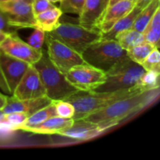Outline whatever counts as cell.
<instances>
[{
	"label": "cell",
	"mask_w": 160,
	"mask_h": 160,
	"mask_svg": "<svg viewBox=\"0 0 160 160\" xmlns=\"http://www.w3.org/2000/svg\"><path fill=\"white\" fill-rule=\"evenodd\" d=\"M159 95V88L142 91L118 100L84 119L95 123L105 131L116 126L121 120L143 109L152 102L156 100Z\"/></svg>",
	"instance_id": "cell-1"
},
{
	"label": "cell",
	"mask_w": 160,
	"mask_h": 160,
	"mask_svg": "<svg viewBox=\"0 0 160 160\" xmlns=\"http://www.w3.org/2000/svg\"><path fill=\"white\" fill-rule=\"evenodd\" d=\"M142 91L145 90H143L140 85L116 92L78 91L66 100L71 103L74 107L75 112L73 119L75 120L84 119L90 114L98 112L118 100Z\"/></svg>",
	"instance_id": "cell-2"
},
{
	"label": "cell",
	"mask_w": 160,
	"mask_h": 160,
	"mask_svg": "<svg viewBox=\"0 0 160 160\" xmlns=\"http://www.w3.org/2000/svg\"><path fill=\"white\" fill-rule=\"evenodd\" d=\"M33 66L37 70L45 87L46 96L52 101L66 100L79 91L70 84L65 74L53 65L45 50H43L42 56Z\"/></svg>",
	"instance_id": "cell-3"
},
{
	"label": "cell",
	"mask_w": 160,
	"mask_h": 160,
	"mask_svg": "<svg viewBox=\"0 0 160 160\" xmlns=\"http://www.w3.org/2000/svg\"><path fill=\"white\" fill-rule=\"evenodd\" d=\"M81 56L86 63L105 73L128 58L127 50L117 41L103 38L88 47Z\"/></svg>",
	"instance_id": "cell-4"
},
{
	"label": "cell",
	"mask_w": 160,
	"mask_h": 160,
	"mask_svg": "<svg viewBox=\"0 0 160 160\" xmlns=\"http://www.w3.org/2000/svg\"><path fill=\"white\" fill-rule=\"evenodd\" d=\"M145 70L140 64L127 58L106 73V81L95 92H116L139 85Z\"/></svg>",
	"instance_id": "cell-5"
},
{
	"label": "cell",
	"mask_w": 160,
	"mask_h": 160,
	"mask_svg": "<svg viewBox=\"0 0 160 160\" xmlns=\"http://www.w3.org/2000/svg\"><path fill=\"white\" fill-rule=\"evenodd\" d=\"M46 33L81 55L88 47L99 41L102 35L98 29H88L79 23L60 21L54 30Z\"/></svg>",
	"instance_id": "cell-6"
},
{
	"label": "cell",
	"mask_w": 160,
	"mask_h": 160,
	"mask_svg": "<svg viewBox=\"0 0 160 160\" xmlns=\"http://www.w3.org/2000/svg\"><path fill=\"white\" fill-rule=\"evenodd\" d=\"M47 54L53 65L63 74L76 66L86 63L82 56L62 42L45 34Z\"/></svg>",
	"instance_id": "cell-7"
},
{
	"label": "cell",
	"mask_w": 160,
	"mask_h": 160,
	"mask_svg": "<svg viewBox=\"0 0 160 160\" xmlns=\"http://www.w3.org/2000/svg\"><path fill=\"white\" fill-rule=\"evenodd\" d=\"M29 65L26 62L12 57L0 50V88L12 95L20 80Z\"/></svg>",
	"instance_id": "cell-8"
},
{
	"label": "cell",
	"mask_w": 160,
	"mask_h": 160,
	"mask_svg": "<svg viewBox=\"0 0 160 160\" xmlns=\"http://www.w3.org/2000/svg\"><path fill=\"white\" fill-rule=\"evenodd\" d=\"M67 81L79 91H95L106 81V73L87 63L76 66L65 74Z\"/></svg>",
	"instance_id": "cell-9"
},
{
	"label": "cell",
	"mask_w": 160,
	"mask_h": 160,
	"mask_svg": "<svg viewBox=\"0 0 160 160\" xmlns=\"http://www.w3.org/2000/svg\"><path fill=\"white\" fill-rule=\"evenodd\" d=\"M6 12L11 26L16 29L35 28V18L31 3L19 0H9L0 4Z\"/></svg>",
	"instance_id": "cell-10"
},
{
	"label": "cell",
	"mask_w": 160,
	"mask_h": 160,
	"mask_svg": "<svg viewBox=\"0 0 160 160\" xmlns=\"http://www.w3.org/2000/svg\"><path fill=\"white\" fill-rule=\"evenodd\" d=\"M0 50L6 54L20 60L33 65L42 56V50L32 48L28 42H23L17 33L8 34L4 41L0 44Z\"/></svg>",
	"instance_id": "cell-11"
},
{
	"label": "cell",
	"mask_w": 160,
	"mask_h": 160,
	"mask_svg": "<svg viewBox=\"0 0 160 160\" xmlns=\"http://www.w3.org/2000/svg\"><path fill=\"white\" fill-rule=\"evenodd\" d=\"M46 95L37 70L33 65H29L26 72L17 84L12 96L18 99H29Z\"/></svg>",
	"instance_id": "cell-12"
},
{
	"label": "cell",
	"mask_w": 160,
	"mask_h": 160,
	"mask_svg": "<svg viewBox=\"0 0 160 160\" xmlns=\"http://www.w3.org/2000/svg\"><path fill=\"white\" fill-rule=\"evenodd\" d=\"M108 6L109 0H85L78 15V23L88 29H98Z\"/></svg>",
	"instance_id": "cell-13"
},
{
	"label": "cell",
	"mask_w": 160,
	"mask_h": 160,
	"mask_svg": "<svg viewBox=\"0 0 160 160\" xmlns=\"http://www.w3.org/2000/svg\"><path fill=\"white\" fill-rule=\"evenodd\" d=\"M52 102V100L50 99L46 95L29 99H18L12 95H10L7 97L6 106L2 110L5 114L21 112H24L29 117L39 109L51 104Z\"/></svg>",
	"instance_id": "cell-14"
},
{
	"label": "cell",
	"mask_w": 160,
	"mask_h": 160,
	"mask_svg": "<svg viewBox=\"0 0 160 160\" xmlns=\"http://www.w3.org/2000/svg\"><path fill=\"white\" fill-rule=\"evenodd\" d=\"M134 2L131 0H120L107 8L98 29L102 34L108 32L118 20L123 18L134 8Z\"/></svg>",
	"instance_id": "cell-15"
},
{
	"label": "cell",
	"mask_w": 160,
	"mask_h": 160,
	"mask_svg": "<svg viewBox=\"0 0 160 160\" xmlns=\"http://www.w3.org/2000/svg\"><path fill=\"white\" fill-rule=\"evenodd\" d=\"M103 131H104L95 123L84 119H80L73 120L71 126L59 134L78 140H88L99 135Z\"/></svg>",
	"instance_id": "cell-16"
},
{
	"label": "cell",
	"mask_w": 160,
	"mask_h": 160,
	"mask_svg": "<svg viewBox=\"0 0 160 160\" xmlns=\"http://www.w3.org/2000/svg\"><path fill=\"white\" fill-rule=\"evenodd\" d=\"M73 120H74L73 118H63L56 116L42 122L40 124L30 127L23 131L35 133V134H59L62 131L71 126L73 123Z\"/></svg>",
	"instance_id": "cell-17"
},
{
	"label": "cell",
	"mask_w": 160,
	"mask_h": 160,
	"mask_svg": "<svg viewBox=\"0 0 160 160\" xmlns=\"http://www.w3.org/2000/svg\"><path fill=\"white\" fill-rule=\"evenodd\" d=\"M62 12L58 7L52 8L34 16L35 28H39L45 32H50L54 30L59 23Z\"/></svg>",
	"instance_id": "cell-18"
},
{
	"label": "cell",
	"mask_w": 160,
	"mask_h": 160,
	"mask_svg": "<svg viewBox=\"0 0 160 160\" xmlns=\"http://www.w3.org/2000/svg\"><path fill=\"white\" fill-rule=\"evenodd\" d=\"M141 10L142 9H140L139 8L134 6L131 12H128L125 17L118 20L108 32L102 34V38L108 39V40H115L116 35L119 32H121L125 30L131 29L132 28V25L135 20L136 17H138Z\"/></svg>",
	"instance_id": "cell-19"
},
{
	"label": "cell",
	"mask_w": 160,
	"mask_h": 160,
	"mask_svg": "<svg viewBox=\"0 0 160 160\" xmlns=\"http://www.w3.org/2000/svg\"><path fill=\"white\" fill-rule=\"evenodd\" d=\"M142 33L145 42L151 44L156 48H159L160 7L156 11Z\"/></svg>",
	"instance_id": "cell-20"
},
{
	"label": "cell",
	"mask_w": 160,
	"mask_h": 160,
	"mask_svg": "<svg viewBox=\"0 0 160 160\" xmlns=\"http://www.w3.org/2000/svg\"><path fill=\"white\" fill-rule=\"evenodd\" d=\"M115 40L125 50H128L145 42L143 33L132 28L119 32L116 35Z\"/></svg>",
	"instance_id": "cell-21"
},
{
	"label": "cell",
	"mask_w": 160,
	"mask_h": 160,
	"mask_svg": "<svg viewBox=\"0 0 160 160\" xmlns=\"http://www.w3.org/2000/svg\"><path fill=\"white\" fill-rule=\"evenodd\" d=\"M56 116H57V114H56L55 105L52 102L48 106L39 109L37 112L33 113L32 115L29 116L26 120V121L24 122V123L20 127L19 130L23 131L24 129L30 128V127L36 126V125L40 124L42 122L45 121L48 119L51 118L52 117H56Z\"/></svg>",
	"instance_id": "cell-22"
},
{
	"label": "cell",
	"mask_w": 160,
	"mask_h": 160,
	"mask_svg": "<svg viewBox=\"0 0 160 160\" xmlns=\"http://www.w3.org/2000/svg\"><path fill=\"white\" fill-rule=\"evenodd\" d=\"M159 3L160 0H152L149 4L143 8L136 17L131 28L140 32H143L156 11L159 8Z\"/></svg>",
	"instance_id": "cell-23"
},
{
	"label": "cell",
	"mask_w": 160,
	"mask_h": 160,
	"mask_svg": "<svg viewBox=\"0 0 160 160\" xmlns=\"http://www.w3.org/2000/svg\"><path fill=\"white\" fill-rule=\"evenodd\" d=\"M155 48L156 47L151 44L144 42L141 45L127 50V55L130 59L141 65Z\"/></svg>",
	"instance_id": "cell-24"
},
{
	"label": "cell",
	"mask_w": 160,
	"mask_h": 160,
	"mask_svg": "<svg viewBox=\"0 0 160 160\" xmlns=\"http://www.w3.org/2000/svg\"><path fill=\"white\" fill-rule=\"evenodd\" d=\"M28 116L24 112H14L5 114L4 119L2 123L4 126L10 128L11 130H19L20 127L24 123Z\"/></svg>",
	"instance_id": "cell-25"
},
{
	"label": "cell",
	"mask_w": 160,
	"mask_h": 160,
	"mask_svg": "<svg viewBox=\"0 0 160 160\" xmlns=\"http://www.w3.org/2000/svg\"><path fill=\"white\" fill-rule=\"evenodd\" d=\"M159 75L160 72L158 71H145L141 78L139 85L143 90H150L159 88Z\"/></svg>",
	"instance_id": "cell-26"
},
{
	"label": "cell",
	"mask_w": 160,
	"mask_h": 160,
	"mask_svg": "<svg viewBox=\"0 0 160 160\" xmlns=\"http://www.w3.org/2000/svg\"><path fill=\"white\" fill-rule=\"evenodd\" d=\"M141 66L145 71L153 70L160 72V53L159 48H155L141 64Z\"/></svg>",
	"instance_id": "cell-27"
},
{
	"label": "cell",
	"mask_w": 160,
	"mask_h": 160,
	"mask_svg": "<svg viewBox=\"0 0 160 160\" xmlns=\"http://www.w3.org/2000/svg\"><path fill=\"white\" fill-rule=\"evenodd\" d=\"M52 102L55 105L58 117L63 118H73L75 109L71 103L67 100H58Z\"/></svg>",
	"instance_id": "cell-28"
},
{
	"label": "cell",
	"mask_w": 160,
	"mask_h": 160,
	"mask_svg": "<svg viewBox=\"0 0 160 160\" xmlns=\"http://www.w3.org/2000/svg\"><path fill=\"white\" fill-rule=\"evenodd\" d=\"M85 0H61L59 9L62 13L79 15Z\"/></svg>",
	"instance_id": "cell-29"
},
{
	"label": "cell",
	"mask_w": 160,
	"mask_h": 160,
	"mask_svg": "<svg viewBox=\"0 0 160 160\" xmlns=\"http://www.w3.org/2000/svg\"><path fill=\"white\" fill-rule=\"evenodd\" d=\"M46 32L39 28H34V31L28 39V44L37 50H42L45 42Z\"/></svg>",
	"instance_id": "cell-30"
},
{
	"label": "cell",
	"mask_w": 160,
	"mask_h": 160,
	"mask_svg": "<svg viewBox=\"0 0 160 160\" xmlns=\"http://www.w3.org/2000/svg\"><path fill=\"white\" fill-rule=\"evenodd\" d=\"M31 5H32V9L34 16L38 15L44 11L56 7L54 3L51 2L48 0H33Z\"/></svg>",
	"instance_id": "cell-31"
},
{
	"label": "cell",
	"mask_w": 160,
	"mask_h": 160,
	"mask_svg": "<svg viewBox=\"0 0 160 160\" xmlns=\"http://www.w3.org/2000/svg\"><path fill=\"white\" fill-rule=\"evenodd\" d=\"M0 31L7 34L17 33V29L11 26L6 12L0 8Z\"/></svg>",
	"instance_id": "cell-32"
},
{
	"label": "cell",
	"mask_w": 160,
	"mask_h": 160,
	"mask_svg": "<svg viewBox=\"0 0 160 160\" xmlns=\"http://www.w3.org/2000/svg\"><path fill=\"white\" fill-rule=\"evenodd\" d=\"M152 0H135L134 2V6L142 9L145 8L148 4H149Z\"/></svg>",
	"instance_id": "cell-33"
},
{
	"label": "cell",
	"mask_w": 160,
	"mask_h": 160,
	"mask_svg": "<svg viewBox=\"0 0 160 160\" xmlns=\"http://www.w3.org/2000/svg\"><path fill=\"white\" fill-rule=\"evenodd\" d=\"M7 97L0 92V109H2L4 106H6V102H7Z\"/></svg>",
	"instance_id": "cell-34"
},
{
	"label": "cell",
	"mask_w": 160,
	"mask_h": 160,
	"mask_svg": "<svg viewBox=\"0 0 160 160\" xmlns=\"http://www.w3.org/2000/svg\"><path fill=\"white\" fill-rule=\"evenodd\" d=\"M7 35H8L7 34L4 33L3 31H0V44H1L2 42L5 40V39H6V38L7 37Z\"/></svg>",
	"instance_id": "cell-35"
},
{
	"label": "cell",
	"mask_w": 160,
	"mask_h": 160,
	"mask_svg": "<svg viewBox=\"0 0 160 160\" xmlns=\"http://www.w3.org/2000/svg\"><path fill=\"white\" fill-rule=\"evenodd\" d=\"M5 113L3 112V111L2 109H0V123H2V122L3 121V119H4Z\"/></svg>",
	"instance_id": "cell-36"
},
{
	"label": "cell",
	"mask_w": 160,
	"mask_h": 160,
	"mask_svg": "<svg viewBox=\"0 0 160 160\" xmlns=\"http://www.w3.org/2000/svg\"><path fill=\"white\" fill-rule=\"evenodd\" d=\"M119 1H120V0H109V6H111V5L114 4V3L117 2ZM109 6H108V7H109Z\"/></svg>",
	"instance_id": "cell-37"
},
{
	"label": "cell",
	"mask_w": 160,
	"mask_h": 160,
	"mask_svg": "<svg viewBox=\"0 0 160 160\" xmlns=\"http://www.w3.org/2000/svg\"><path fill=\"white\" fill-rule=\"evenodd\" d=\"M48 1L51 2L52 3H56V2H60V0H48Z\"/></svg>",
	"instance_id": "cell-38"
},
{
	"label": "cell",
	"mask_w": 160,
	"mask_h": 160,
	"mask_svg": "<svg viewBox=\"0 0 160 160\" xmlns=\"http://www.w3.org/2000/svg\"><path fill=\"white\" fill-rule=\"evenodd\" d=\"M19 1H23V2H27L32 3V1H33V0H19Z\"/></svg>",
	"instance_id": "cell-39"
},
{
	"label": "cell",
	"mask_w": 160,
	"mask_h": 160,
	"mask_svg": "<svg viewBox=\"0 0 160 160\" xmlns=\"http://www.w3.org/2000/svg\"><path fill=\"white\" fill-rule=\"evenodd\" d=\"M9 1V0H0V4H2V3L3 2H6Z\"/></svg>",
	"instance_id": "cell-40"
},
{
	"label": "cell",
	"mask_w": 160,
	"mask_h": 160,
	"mask_svg": "<svg viewBox=\"0 0 160 160\" xmlns=\"http://www.w3.org/2000/svg\"><path fill=\"white\" fill-rule=\"evenodd\" d=\"M131 1H132V2H135V0H131Z\"/></svg>",
	"instance_id": "cell-41"
},
{
	"label": "cell",
	"mask_w": 160,
	"mask_h": 160,
	"mask_svg": "<svg viewBox=\"0 0 160 160\" xmlns=\"http://www.w3.org/2000/svg\"><path fill=\"white\" fill-rule=\"evenodd\" d=\"M60 1H61V0H60Z\"/></svg>",
	"instance_id": "cell-42"
}]
</instances>
